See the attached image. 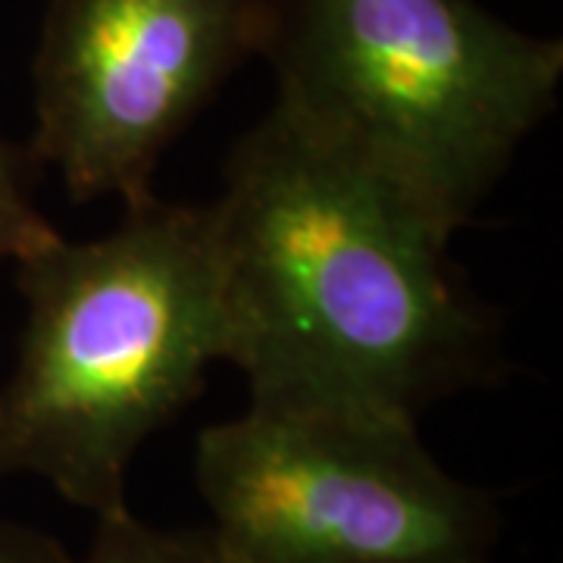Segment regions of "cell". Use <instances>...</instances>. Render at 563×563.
<instances>
[{
  "mask_svg": "<svg viewBox=\"0 0 563 563\" xmlns=\"http://www.w3.org/2000/svg\"><path fill=\"white\" fill-rule=\"evenodd\" d=\"M210 210L251 407L420 422L504 373L501 322L451 261L454 225L273 107Z\"/></svg>",
  "mask_w": 563,
  "mask_h": 563,
  "instance_id": "cell-1",
  "label": "cell"
},
{
  "mask_svg": "<svg viewBox=\"0 0 563 563\" xmlns=\"http://www.w3.org/2000/svg\"><path fill=\"white\" fill-rule=\"evenodd\" d=\"M288 117L461 229L551 110L563 41L476 0H263Z\"/></svg>",
  "mask_w": 563,
  "mask_h": 563,
  "instance_id": "cell-3",
  "label": "cell"
},
{
  "mask_svg": "<svg viewBox=\"0 0 563 563\" xmlns=\"http://www.w3.org/2000/svg\"><path fill=\"white\" fill-rule=\"evenodd\" d=\"M20 357L0 388V476L32 473L95 517L125 510L139 448L229 361L232 322L207 203L147 195L101 239L16 263Z\"/></svg>",
  "mask_w": 563,
  "mask_h": 563,
  "instance_id": "cell-2",
  "label": "cell"
},
{
  "mask_svg": "<svg viewBox=\"0 0 563 563\" xmlns=\"http://www.w3.org/2000/svg\"><path fill=\"white\" fill-rule=\"evenodd\" d=\"M79 563H222L210 529H154L125 510L98 517Z\"/></svg>",
  "mask_w": 563,
  "mask_h": 563,
  "instance_id": "cell-6",
  "label": "cell"
},
{
  "mask_svg": "<svg viewBox=\"0 0 563 563\" xmlns=\"http://www.w3.org/2000/svg\"><path fill=\"white\" fill-rule=\"evenodd\" d=\"M263 0H51L29 151L73 201H144L163 154L257 57Z\"/></svg>",
  "mask_w": 563,
  "mask_h": 563,
  "instance_id": "cell-5",
  "label": "cell"
},
{
  "mask_svg": "<svg viewBox=\"0 0 563 563\" xmlns=\"http://www.w3.org/2000/svg\"><path fill=\"white\" fill-rule=\"evenodd\" d=\"M195 479L222 563H492L501 536L413 422L247 407L198 435Z\"/></svg>",
  "mask_w": 563,
  "mask_h": 563,
  "instance_id": "cell-4",
  "label": "cell"
},
{
  "mask_svg": "<svg viewBox=\"0 0 563 563\" xmlns=\"http://www.w3.org/2000/svg\"><path fill=\"white\" fill-rule=\"evenodd\" d=\"M0 563H76L54 536L0 520Z\"/></svg>",
  "mask_w": 563,
  "mask_h": 563,
  "instance_id": "cell-8",
  "label": "cell"
},
{
  "mask_svg": "<svg viewBox=\"0 0 563 563\" xmlns=\"http://www.w3.org/2000/svg\"><path fill=\"white\" fill-rule=\"evenodd\" d=\"M41 163L29 144L0 139V261L20 263L60 239L35 203Z\"/></svg>",
  "mask_w": 563,
  "mask_h": 563,
  "instance_id": "cell-7",
  "label": "cell"
}]
</instances>
